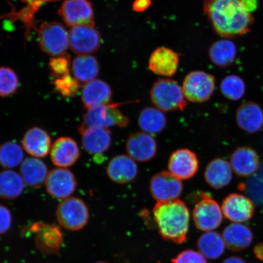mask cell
Instances as JSON below:
<instances>
[{
  "instance_id": "obj_1",
  "label": "cell",
  "mask_w": 263,
  "mask_h": 263,
  "mask_svg": "<svg viewBox=\"0 0 263 263\" xmlns=\"http://www.w3.org/2000/svg\"><path fill=\"white\" fill-rule=\"evenodd\" d=\"M203 8L214 30L222 37L245 35L255 22L241 0H204Z\"/></svg>"
},
{
  "instance_id": "obj_2",
  "label": "cell",
  "mask_w": 263,
  "mask_h": 263,
  "mask_svg": "<svg viewBox=\"0 0 263 263\" xmlns=\"http://www.w3.org/2000/svg\"><path fill=\"white\" fill-rule=\"evenodd\" d=\"M153 212L158 230L164 239L179 245L186 241L190 214L185 203L179 199L157 202Z\"/></svg>"
},
{
  "instance_id": "obj_3",
  "label": "cell",
  "mask_w": 263,
  "mask_h": 263,
  "mask_svg": "<svg viewBox=\"0 0 263 263\" xmlns=\"http://www.w3.org/2000/svg\"><path fill=\"white\" fill-rule=\"evenodd\" d=\"M150 97L154 106L163 112L183 111L188 105L182 87L170 79L156 81L151 87Z\"/></svg>"
},
{
  "instance_id": "obj_4",
  "label": "cell",
  "mask_w": 263,
  "mask_h": 263,
  "mask_svg": "<svg viewBox=\"0 0 263 263\" xmlns=\"http://www.w3.org/2000/svg\"><path fill=\"white\" fill-rule=\"evenodd\" d=\"M38 41L42 50L53 57L65 54L69 47L68 33L64 26L57 21L41 25Z\"/></svg>"
},
{
  "instance_id": "obj_5",
  "label": "cell",
  "mask_w": 263,
  "mask_h": 263,
  "mask_svg": "<svg viewBox=\"0 0 263 263\" xmlns=\"http://www.w3.org/2000/svg\"><path fill=\"white\" fill-rule=\"evenodd\" d=\"M57 217L63 228L71 231H78L87 224L89 212L83 200L78 197H68L59 203Z\"/></svg>"
},
{
  "instance_id": "obj_6",
  "label": "cell",
  "mask_w": 263,
  "mask_h": 263,
  "mask_svg": "<svg viewBox=\"0 0 263 263\" xmlns=\"http://www.w3.org/2000/svg\"><path fill=\"white\" fill-rule=\"evenodd\" d=\"M187 101L202 103L210 100L215 90V78L202 71H193L187 74L182 84Z\"/></svg>"
},
{
  "instance_id": "obj_7",
  "label": "cell",
  "mask_w": 263,
  "mask_h": 263,
  "mask_svg": "<svg viewBox=\"0 0 263 263\" xmlns=\"http://www.w3.org/2000/svg\"><path fill=\"white\" fill-rule=\"evenodd\" d=\"M120 104H108L87 110L83 116L82 125L85 127H102L108 129L110 127H126L129 119L120 110L118 106Z\"/></svg>"
},
{
  "instance_id": "obj_8",
  "label": "cell",
  "mask_w": 263,
  "mask_h": 263,
  "mask_svg": "<svg viewBox=\"0 0 263 263\" xmlns=\"http://www.w3.org/2000/svg\"><path fill=\"white\" fill-rule=\"evenodd\" d=\"M200 200L197 202L193 211V219L197 228L201 231H214L222 221L221 207L211 196L206 193L200 194Z\"/></svg>"
},
{
  "instance_id": "obj_9",
  "label": "cell",
  "mask_w": 263,
  "mask_h": 263,
  "mask_svg": "<svg viewBox=\"0 0 263 263\" xmlns=\"http://www.w3.org/2000/svg\"><path fill=\"white\" fill-rule=\"evenodd\" d=\"M69 47L79 55H89L100 48L102 43L100 33L93 25H79L70 29Z\"/></svg>"
},
{
  "instance_id": "obj_10",
  "label": "cell",
  "mask_w": 263,
  "mask_h": 263,
  "mask_svg": "<svg viewBox=\"0 0 263 263\" xmlns=\"http://www.w3.org/2000/svg\"><path fill=\"white\" fill-rule=\"evenodd\" d=\"M58 13L65 24L71 28L84 25L95 26L93 9L88 0H65Z\"/></svg>"
},
{
  "instance_id": "obj_11",
  "label": "cell",
  "mask_w": 263,
  "mask_h": 263,
  "mask_svg": "<svg viewBox=\"0 0 263 263\" xmlns=\"http://www.w3.org/2000/svg\"><path fill=\"white\" fill-rule=\"evenodd\" d=\"M150 192L158 202L172 201L182 195V181L167 172L157 173L151 178Z\"/></svg>"
},
{
  "instance_id": "obj_12",
  "label": "cell",
  "mask_w": 263,
  "mask_h": 263,
  "mask_svg": "<svg viewBox=\"0 0 263 263\" xmlns=\"http://www.w3.org/2000/svg\"><path fill=\"white\" fill-rule=\"evenodd\" d=\"M31 230L35 234V245L39 251L45 254H58L64 238L58 226L37 222L33 223Z\"/></svg>"
},
{
  "instance_id": "obj_13",
  "label": "cell",
  "mask_w": 263,
  "mask_h": 263,
  "mask_svg": "<svg viewBox=\"0 0 263 263\" xmlns=\"http://www.w3.org/2000/svg\"><path fill=\"white\" fill-rule=\"evenodd\" d=\"M77 180L74 174L66 168L52 170L45 181L47 192L53 198H68L77 190Z\"/></svg>"
},
{
  "instance_id": "obj_14",
  "label": "cell",
  "mask_w": 263,
  "mask_h": 263,
  "mask_svg": "<svg viewBox=\"0 0 263 263\" xmlns=\"http://www.w3.org/2000/svg\"><path fill=\"white\" fill-rule=\"evenodd\" d=\"M199 166L196 154L188 149L174 151L167 164L169 172L180 180L192 178L198 172Z\"/></svg>"
},
{
  "instance_id": "obj_15",
  "label": "cell",
  "mask_w": 263,
  "mask_h": 263,
  "mask_svg": "<svg viewBox=\"0 0 263 263\" xmlns=\"http://www.w3.org/2000/svg\"><path fill=\"white\" fill-rule=\"evenodd\" d=\"M221 210L223 216L229 221L242 223L252 218L255 209L254 203L248 197L233 193L223 199Z\"/></svg>"
},
{
  "instance_id": "obj_16",
  "label": "cell",
  "mask_w": 263,
  "mask_h": 263,
  "mask_svg": "<svg viewBox=\"0 0 263 263\" xmlns=\"http://www.w3.org/2000/svg\"><path fill=\"white\" fill-rule=\"evenodd\" d=\"M81 134L82 144L88 153L94 156H101L109 149L111 143V134L109 129L102 127H85L80 125L78 127Z\"/></svg>"
},
{
  "instance_id": "obj_17",
  "label": "cell",
  "mask_w": 263,
  "mask_h": 263,
  "mask_svg": "<svg viewBox=\"0 0 263 263\" xmlns=\"http://www.w3.org/2000/svg\"><path fill=\"white\" fill-rule=\"evenodd\" d=\"M126 151L128 155L134 160L146 162L155 157L157 144L151 134L140 132L131 134L128 137Z\"/></svg>"
},
{
  "instance_id": "obj_18",
  "label": "cell",
  "mask_w": 263,
  "mask_h": 263,
  "mask_svg": "<svg viewBox=\"0 0 263 263\" xmlns=\"http://www.w3.org/2000/svg\"><path fill=\"white\" fill-rule=\"evenodd\" d=\"M50 152L52 163L62 168L73 166L81 156L77 141L68 137H60L55 140Z\"/></svg>"
},
{
  "instance_id": "obj_19",
  "label": "cell",
  "mask_w": 263,
  "mask_h": 263,
  "mask_svg": "<svg viewBox=\"0 0 263 263\" xmlns=\"http://www.w3.org/2000/svg\"><path fill=\"white\" fill-rule=\"evenodd\" d=\"M179 64V54L173 49L164 47L156 48L149 59L151 71L162 77H173L176 73Z\"/></svg>"
},
{
  "instance_id": "obj_20",
  "label": "cell",
  "mask_w": 263,
  "mask_h": 263,
  "mask_svg": "<svg viewBox=\"0 0 263 263\" xmlns=\"http://www.w3.org/2000/svg\"><path fill=\"white\" fill-rule=\"evenodd\" d=\"M112 91L107 82L100 80L91 81L84 85L81 100L85 108H90L110 104Z\"/></svg>"
},
{
  "instance_id": "obj_21",
  "label": "cell",
  "mask_w": 263,
  "mask_h": 263,
  "mask_svg": "<svg viewBox=\"0 0 263 263\" xmlns=\"http://www.w3.org/2000/svg\"><path fill=\"white\" fill-rule=\"evenodd\" d=\"M107 174L109 179L118 184L131 182L138 174V166L129 156H115L108 163Z\"/></svg>"
},
{
  "instance_id": "obj_22",
  "label": "cell",
  "mask_w": 263,
  "mask_h": 263,
  "mask_svg": "<svg viewBox=\"0 0 263 263\" xmlns=\"http://www.w3.org/2000/svg\"><path fill=\"white\" fill-rule=\"evenodd\" d=\"M236 119L241 129L248 133L254 134L263 127V111L258 104L247 101L238 107Z\"/></svg>"
},
{
  "instance_id": "obj_23",
  "label": "cell",
  "mask_w": 263,
  "mask_h": 263,
  "mask_svg": "<svg viewBox=\"0 0 263 263\" xmlns=\"http://www.w3.org/2000/svg\"><path fill=\"white\" fill-rule=\"evenodd\" d=\"M230 165L238 176L249 177L257 172L259 166V157L252 148L239 147L233 153Z\"/></svg>"
},
{
  "instance_id": "obj_24",
  "label": "cell",
  "mask_w": 263,
  "mask_h": 263,
  "mask_svg": "<svg viewBox=\"0 0 263 263\" xmlns=\"http://www.w3.org/2000/svg\"><path fill=\"white\" fill-rule=\"evenodd\" d=\"M226 248L233 252L244 251L254 239L251 229L241 223H233L226 227L222 235Z\"/></svg>"
},
{
  "instance_id": "obj_25",
  "label": "cell",
  "mask_w": 263,
  "mask_h": 263,
  "mask_svg": "<svg viewBox=\"0 0 263 263\" xmlns=\"http://www.w3.org/2000/svg\"><path fill=\"white\" fill-rule=\"evenodd\" d=\"M51 140L47 131L41 127H34L24 135L22 145L29 155L36 158H44L51 151Z\"/></svg>"
},
{
  "instance_id": "obj_26",
  "label": "cell",
  "mask_w": 263,
  "mask_h": 263,
  "mask_svg": "<svg viewBox=\"0 0 263 263\" xmlns=\"http://www.w3.org/2000/svg\"><path fill=\"white\" fill-rule=\"evenodd\" d=\"M204 178L213 189L219 190L228 186L232 179V168L226 160L217 158L206 166Z\"/></svg>"
},
{
  "instance_id": "obj_27",
  "label": "cell",
  "mask_w": 263,
  "mask_h": 263,
  "mask_svg": "<svg viewBox=\"0 0 263 263\" xmlns=\"http://www.w3.org/2000/svg\"><path fill=\"white\" fill-rule=\"evenodd\" d=\"M21 175L26 185L38 189L47 179L48 168L45 163L38 158H27L21 166Z\"/></svg>"
},
{
  "instance_id": "obj_28",
  "label": "cell",
  "mask_w": 263,
  "mask_h": 263,
  "mask_svg": "<svg viewBox=\"0 0 263 263\" xmlns=\"http://www.w3.org/2000/svg\"><path fill=\"white\" fill-rule=\"evenodd\" d=\"M74 78L80 83H87L96 80L100 71V65L97 59L91 55H80L71 64Z\"/></svg>"
},
{
  "instance_id": "obj_29",
  "label": "cell",
  "mask_w": 263,
  "mask_h": 263,
  "mask_svg": "<svg viewBox=\"0 0 263 263\" xmlns=\"http://www.w3.org/2000/svg\"><path fill=\"white\" fill-rule=\"evenodd\" d=\"M197 245L199 252L210 259L221 257L226 248L222 235L215 231L203 233L197 240Z\"/></svg>"
},
{
  "instance_id": "obj_30",
  "label": "cell",
  "mask_w": 263,
  "mask_h": 263,
  "mask_svg": "<svg viewBox=\"0 0 263 263\" xmlns=\"http://www.w3.org/2000/svg\"><path fill=\"white\" fill-rule=\"evenodd\" d=\"M24 181L18 173L9 170L0 172V198H17L24 192Z\"/></svg>"
},
{
  "instance_id": "obj_31",
  "label": "cell",
  "mask_w": 263,
  "mask_h": 263,
  "mask_svg": "<svg viewBox=\"0 0 263 263\" xmlns=\"http://www.w3.org/2000/svg\"><path fill=\"white\" fill-rule=\"evenodd\" d=\"M236 45L228 39L216 41L209 49V58L213 64L220 67L231 65L236 57Z\"/></svg>"
},
{
  "instance_id": "obj_32",
  "label": "cell",
  "mask_w": 263,
  "mask_h": 263,
  "mask_svg": "<svg viewBox=\"0 0 263 263\" xmlns=\"http://www.w3.org/2000/svg\"><path fill=\"white\" fill-rule=\"evenodd\" d=\"M138 123L141 130L149 134H157L162 132L166 125V118L162 111L157 108H143L139 114Z\"/></svg>"
},
{
  "instance_id": "obj_33",
  "label": "cell",
  "mask_w": 263,
  "mask_h": 263,
  "mask_svg": "<svg viewBox=\"0 0 263 263\" xmlns=\"http://www.w3.org/2000/svg\"><path fill=\"white\" fill-rule=\"evenodd\" d=\"M24 159V151L15 141H9L0 145V166L4 168H14L21 165Z\"/></svg>"
},
{
  "instance_id": "obj_34",
  "label": "cell",
  "mask_w": 263,
  "mask_h": 263,
  "mask_svg": "<svg viewBox=\"0 0 263 263\" xmlns=\"http://www.w3.org/2000/svg\"><path fill=\"white\" fill-rule=\"evenodd\" d=\"M221 91L223 97L228 100L238 101L245 95L246 85L244 81L238 76L229 75L221 82Z\"/></svg>"
},
{
  "instance_id": "obj_35",
  "label": "cell",
  "mask_w": 263,
  "mask_h": 263,
  "mask_svg": "<svg viewBox=\"0 0 263 263\" xmlns=\"http://www.w3.org/2000/svg\"><path fill=\"white\" fill-rule=\"evenodd\" d=\"M18 87L19 80L15 72L8 67H0V97L14 94Z\"/></svg>"
},
{
  "instance_id": "obj_36",
  "label": "cell",
  "mask_w": 263,
  "mask_h": 263,
  "mask_svg": "<svg viewBox=\"0 0 263 263\" xmlns=\"http://www.w3.org/2000/svg\"><path fill=\"white\" fill-rule=\"evenodd\" d=\"M54 86L59 93L65 98L74 97L78 93L81 84L74 77L69 74L63 77L55 79Z\"/></svg>"
},
{
  "instance_id": "obj_37",
  "label": "cell",
  "mask_w": 263,
  "mask_h": 263,
  "mask_svg": "<svg viewBox=\"0 0 263 263\" xmlns=\"http://www.w3.org/2000/svg\"><path fill=\"white\" fill-rule=\"evenodd\" d=\"M71 67L70 57L67 54L54 57L49 62V70L54 80L70 74Z\"/></svg>"
},
{
  "instance_id": "obj_38",
  "label": "cell",
  "mask_w": 263,
  "mask_h": 263,
  "mask_svg": "<svg viewBox=\"0 0 263 263\" xmlns=\"http://www.w3.org/2000/svg\"><path fill=\"white\" fill-rule=\"evenodd\" d=\"M172 263H207L201 253L193 249L185 250L172 259Z\"/></svg>"
},
{
  "instance_id": "obj_39",
  "label": "cell",
  "mask_w": 263,
  "mask_h": 263,
  "mask_svg": "<svg viewBox=\"0 0 263 263\" xmlns=\"http://www.w3.org/2000/svg\"><path fill=\"white\" fill-rule=\"evenodd\" d=\"M12 217L7 207L0 205V235L7 232L12 225Z\"/></svg>"
},
{
  "instance_id": "obj_40",
  "label": "cell",
  "mask_w": 263,
  "mask_h": 263,
  "mask_svg": "<svg viewBox=\"0 0 263 263\" xmlns=\"http://www.w3.org/2000/svg\"><path fill=\"white\" fill-rule=\"evenodd\" d=\"M152 4L151 0H135L133 5L134 11L137 12H143L149 8Z\"/></svg>"
},
{
  "instance_id": "obj_41",
  "label": "cell",
  "mask_w": 263,
  "mask_h": 263,
  "mask_svg": "<svg viewBox=\"0 0 263 263\" xmlns=\"http://www.w3.org/2000/svg\"><path fill=\"white\" fill-rule=\"evenodd\" d=\"M243 7L247 12H254L258 8V0H241Z\"/></svg>"
},
{
  "instance_id": "obj_42",
  "label": "cell",
  "mask_w": 263,
  "mask_h": 263,
  "mask_svg": "<svg viewBox=\"0 0 263 263\" xmlns=\"http://www.w3.org/2000/svg\"><path fill=\"white\" fill-rule=\"evenodd\" d=\"M254 254L256 258L259 260L263 261V242H259L256 244L254 248Z\"/></svg>"
},
{
  "instance_id": "obj_43",
  "label": "cell",
  "mask_w": 263,
  "mask_h": 263,
  "mask_svg": "<svg viewBox=\"0 0 263 263\" xmlns=\"http://www.w3.org/2000/svg\"><path fill=\"white\" fill-rule=\"evenodd\" d=\"M222 263H247L244 259L239 256H233L227 258Z\"/></svg>"
},
{
  "instance_id": "obj_44",
  "label": "cell",
  "mask_w": 263,
  "mask_h": 263,
  "mask_svg": "<svg viewBox=\"0 0 263 263\" xmlns=\"http://www.w3.org/2000/svg\"><path fill=\"white\" fill-rule=\"evenodd\" d=\"M95 263H109V262H108L107 261H97Z\"/></svg>"
}]
</instances>
